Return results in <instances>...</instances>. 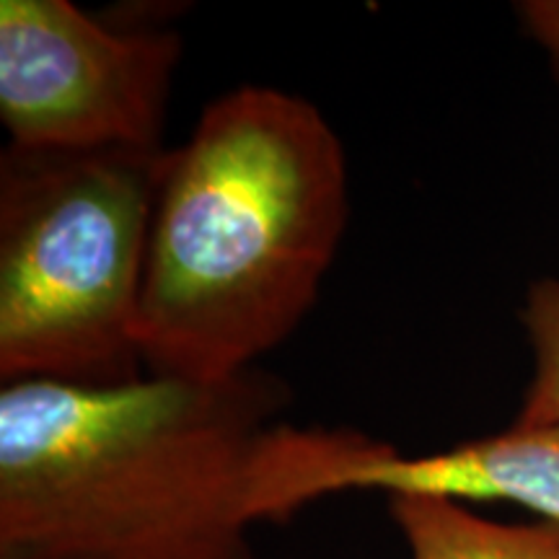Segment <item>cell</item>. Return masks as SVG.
Returning a JSON list of instances; mask_svg holds the SVG:
<instances>
[{
	"mask_svg": "<svg viewBox=\"0 0 559 559\" xmlns=\"http://www.w3.org/2000/svg\"><path fill=\"white\" fill-rule=\"evenodd\" d=\"M257 368L223 381L0 389V557L254 559L251 531L349 492L389 443L283 417Z\"/></svg>",
	"mask_w": 559,
	"mask_h": 559,
	"instance_id": "6da1fadb",
	"label": "cell"
},
{
	"mask_svg": "<svg viewBox=\"0 0 559 559\" xmlns=\"http://www.w3.org/2000/svg\"><path fill=\"white\" fill-rule=\"evenodd\" d=\"M349 215L342 140L309 99L239 86L169 148L140 293L145 373L223 381L317 304Z\"/></svg>",
	"mask_w": 559,
	"mask_h": 559,
	"instance_id": "7a4b0ae2",
	"label": "cell"
},
{
	"mask_svg": "<svg viewBox=\"0 0 559 559\" xmlns=\"http://www.w3.org/2000/svg\"><path fill=\"white\" fill-rule=\"evenodd\" d=\"M166 151L0 153V381L143 379L140 293Z\"/></svg>",
	"mask_w": 559,
	"mask_h": 559,
	"instance_id": "3957f363",
	"label": "cell"
},
{
	"mask_svg": "<svg viewBox=\"0 0 559 559\" xmlns=\"http://www.w3.org/2000/svg\"><path fill=\"white\" fill-rule=\"evenodd\" d=\"M181 34L68 0L0 3V122L24 151H164Z\"/></svg>",
	"mask_w": 559,
	"mask_h": 559,
	"instance_id": "277c9868",
	"label": "cell"
},
{
	"mask_svg": "<svg viewBox=\"0 0 559 559\" xmlns=\"http://www.w3.org/2000/svg\"><path fill=\"white\" fill-rule=\"evenodd\" d=\"M349 492L436 495L466 506L510 502L559 526V423H513L495 436L423 456L389 445L353 472Z\"/></svg>",
	"mask_w": 559,
	"mask_h": 559,
	"instance_id": "5b68a950",
	"label": "cell"
},
{
	"mask_svg": "<svg viewBox=\"0 0 559 559\" xmlns=\"http://www.w3.org/2000/svg\"><path fill=\"white\" fill-rule=\"evenodd\" d=\"M389 515L409 559H559V526L502 523L436 495H389Z\"/></svg>",
	"mask_w": 559,
	"mask_h": 559,
	"instance_id": "8992f818",
	"label": "cell"
},
{
	"mask_svg": "<svg viewBox=\"0 0 559 559\" xmlns=\"http://www.w3.org/2000/svg\"><path fill=\"white\" fill-rule=\"evenodd\" d=\"M534 370L523 394L519 425L559 423V280L542 277L528 285L521 309Z\"/></svg>",
	"mask_w": 559,
	"mask_h": 559,
	"instance_id": "52a82bcc",
	"label": "cell"
},
{
	"mask_svg": "<svg viewBox=\"0 0 559 559\" xmlns=\"http://www.w3.org/2000/svg\"><path fill=\"white\" fill-rule=\"evenodd\" d=\"M521 29L547 55L551 73L559 81V0H523L515 5Z\"/></svg>",
	"mask_w": 559,
	"mask_h": 559,
	"instance_id": "ba28073f",
	"label": "cell"
},
{
	"mask_svg": "<svg viewBox=\"0 0 559 559\" xmlns=\"http://www.w3.org/2000/svg\"><path fill=\"white\" fill-rule=\"evenodd\" d=\"M0 559H13V557H0Z\"/></svg>",
	"mask_w": 559,
	"mask_h": 559,
	"instance_id": "9c48e42d",
	"label": "cell"
}]
</instances>
